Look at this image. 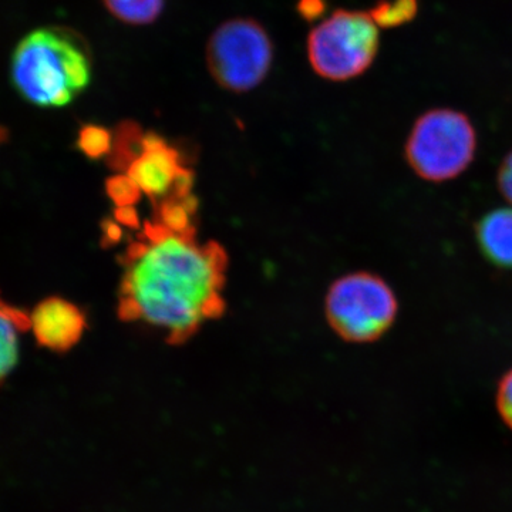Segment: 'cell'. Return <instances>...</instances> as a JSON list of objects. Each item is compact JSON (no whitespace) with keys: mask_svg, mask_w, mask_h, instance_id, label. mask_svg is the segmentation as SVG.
Segmentation results:
<instances>
[{"mask_svg":"<svg viewBox=\"0 0 512 512\" xmlns=\"http://www.w3.org/2000/svg\"><path fill=\"white\" fill-rule=\"evenodd\" d=\"M476 150V130L466 114L436 109L414 123L404 153L420 178L443 183L463 174L473 163Z\"/></svg>","mask_w":512,"mask_h":512,"instance_id":"cell-3","label":"cell"},{"mask_svg":"<svg viewBox=\"0 0 512 512\" xmlns=\"http://www.w3.org/2000/svg\"><path fill=\"white\" fill-rule=\"evenodd\" d=\"M92 80V57L80 36L40 28L20 40L12 56V83L28 103L57 109L72 103Z\"/></svg>","mask_w":512,"mask_h":512,"instance_id":"cell-2","label":"cell"},{"mask_svg":"<svg viewBox=\"0 0 512 512\" xmlns=\"http://www.w3.org/2000/svg\"><path fill=\"white\" fill-rule=\"evenodd\" d=\"M116 220L126 227L138 228V215L134 207L117 208Z\"/></svg>","mask_w":512,"mask_h":512,"instance_id":"cell-19","label":"cell"},{"mask_svg":"<svg viewBox=\"0 0 512 512\" xmlns=\"http://www.w3.org/2000/svg\"><path fill=\"white\" fill-rule=\"evenodd\" d=\"M396 295L379 276L356 272L330 286L325 311L330 328L353 343L375 342L396 320Z\"/></svg>","mask_w":512,"mask_h":512,"instance_id":"cell-5","label":"cell"},{"mask_svg":"<svg viewBox=\"0 0 512 512\" xmlns=\"http://www.w3.org/2000/svg\"><path fill=\"white\" fill-rule=\"evenodd\" d=\"M296 9L306 22H313L326 12V0H299Z\"/></svg>","mask_w":512,"mask_h":512,"instance_id":"cell-18","label":"cell"},{"mask_svg":"<svg viewBox=\"0 0 512 512\" xmlns=\"http://www.w3.org/2000/svg\"><path fill=\"white\" fill-rule=\"evenodd\" d=\"M30 329V313L0 293V386L18 366L20 336Z\"/></svg>","mask_w":512,"mask_h":512,"instance_id":"cell-10","label":"cell"},{"mask_svg":"<svg viewBox=\"0 0 512 512\" xmlns=\"http://www.w3.org/2000/svg\"><path fill=\"white\" fill-rule=\"evenodd\" d=\"M497 407L504 423L512 430V369L501 379L498 386Z\"/></svg>","mask_w":512,"mask_h":512,"instance_id":"cell-16","label":"cell"},{"mask_svg":"<svg viewBox=\"0 0 512 512\" xmlns=\"http://www.w3.org/2000/svg\"><path fill=\"white\" fill-rule=\"evenodd\" d=\"M113 134L106 127L97 124H86L80 128L77 137V148L87 158L100 160L104 156H110L113 148Z\"/></svg>","mask_w":512,"mask_h":512,"instance_id":"cell-14","label":"cell"},{"mask_svg":"<svg viewBox=\"0 0 512 512\" xmlns=\"http://www.w3.org/2000/svg\"><path fill=\"white\" fill-rule=\"evenodd\" d=\"M126 171L141 192L153 200L163 202L191 195L192 171L184 167L180 151L156 133L144 136L140 153Z\"/></svg>","mask_w":512,"mask_h":512,"instance_id":"cell-7","label":"cell"},{"mask_svg":"<svg viewBox=\"0 0 512 512\" xmlns=\"http://www.w3.org/2000/svg\"><path fill=\"white\" fill-rule=\"evenodd\" d=\"M104 241H109L110 244L119 241L121 238V228L119 225L114 224L113 221H106L103 225Z\"/></svg>","mask_w":512,"mask_h":512,"instance_id":"cell-20","label":"cell"},{"mask_svg":"<svg viewBox=\"0 0 512 512\" xmlns=\"http://www.w3.org/2000/svg\"><path fill=\"white\" fill-rule=\"evenodd\" d=\"M195 211V200L188 195L185 198H170L158 207V224L177 234H185L194 228L191 217Z\"/></svg>","mask_w":512,"mask_h":512,"instance_id":"cell-12","label":"cell"},{"mask_svg":"<svg viewBox=\"0 0 512 512\" xmlns=\"http://www.w3.org/2000/svg\"><path fill=\"white\" fill-rule=\"evenodd\" d=\"M111 15L127 25H151L163 13L165 0H103Z\"/></svg>","mask_w":512,"mask_h":512,"instance_id":"cell-11","label":"cell"},{"mask_svg":"<svg viewBox=\"0 0 512 512\" xmlns=\"http://www.w3.org/2000/svg\"><path fill=\"white\" fill-rule=\"evenodd\" d=\"M477 242L488 262L512 269V208H500L478 221Z\"/></svg>","mask_w":512,"mask_h":512,"instance_id":"cell-9","label":"cell"},{"mask_svg":"<svg viewBox=\"0 0 512 512\" xmlns=\"http://www.w3.org/2000/svg\"><path fill=\"white\" fill-rule=\"evenodd\" d=\"M498 187L505 200L512 204V151L504 158L498 171Z\"/></svg>","mask_w":512,"mask_h":512,"instance_id":"cell-17","label":"cell"},{"mask_svg":"<svg viewBox=\"0 0 512 512\" xmlns=\"http://www.w3.org/2000/svg\"><path fill=\"white\" fill-rule=\"evenodd\" d=\"M228 256L217 242L200 244L185 234L146 222L124 255L119 315L164 330L170 343H184L202 323L225 309Z\"/></svg>","mask_w":512,"mask_h":512,"instance_id":"cell-1","label":"cell"},{"mask_svg":"<svg viewBox=\"0 0 512 512\" xmlns=\"http://www.w3.org/2000/svg\"><path fill=\"white\" fill-rule=\"evenodd\" d=\"M417 10V0H380L369 15L377 26L390 29L412 22Z\"/></svg>","mask_w":512,"mask_h":512,"instance_id":"cell-13","label":"cell"},{"mask_svg":"<svg viewBox=\"0 0 512 512\" xmlns=\"http://www.w3.org/2000/svg\"><path fill=\"white\" fill-rule=\"evenodd\" d=\"M9 138V131L8 128L3 127L2 124H0V146H2L3 143H6Z\"/></svg>","mask_w":512,"mask_h":512,"instance_id":"cell-21","label":"cell"},{"mask_svg":"<svg viewBox=\"0 0 512 512\" xmlns=\"http://www.w3.org/2000/svg\"><path fill=\"white\" fill-rule=\"evenodd\" d=\"M30 329L37 345L50 352L64 353L82 340L87 318L76 303L62 296H49L30 313Z\"/></svg>","mask_w":512,"mask_h":512,"instance_id":"cell-8","label":"cell"},{"mask_svg":"<svg viewBox=\"0 0 512 512\" xmlns=\"http://www.w3.org/2000/svg\"><path fill=\"white\" fill-rule=\"evenodd\" d=\"M106 191L117 208L134 207L143 194L128 174L114 175L109 178L106 183Z\"/></svg>","mask_w":512,"mask_h":512,"instance_id":"cell-15","label":"cell"},{"mask_svg":"<svg viewBox=\"0 0 512 512\" xmlns=\"http://www.w3.org/2000/svg\"><path fill=\"white\" fill-rule=\"evenodd\" d=\"M377 28L369 13L336 10L309 35L312 69L332 82H346L365 73L379 50Z\"/></svg>","mask_w":512,"mask_h":512,"instance_id":"cell-4","label":"cell"},{"mask_svg":"<svg viewBox=\"0 0 512 512\" xmlns=\"http://www.w3.org/2000/svg\"><path fill=\"white\" fill-rule=\"evenodd\" d=\"M274 56L268 30L251 18L222 23L208 40V70L222 89L232 93L251 92L264 82Z\"/></svg>","mask_w":512,"mask_h":512,"instance_id":"cell-6","label":"cell"}]
</instances>
